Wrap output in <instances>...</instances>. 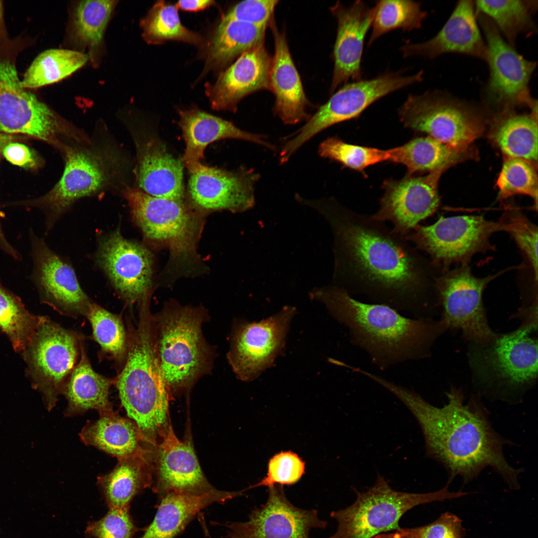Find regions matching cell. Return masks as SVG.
I'll return each instance as SVG.
<instances>
[{"label":"cell","instance_id":"cell-34","mask_svg":"<svg viewBox=\"0 0 538 538\" xmlns=\"http://www.w3.org/2000/svg\"><path fill=\"white\" fill-rule=\"evenodd\" d=\"M99 418L88 422L80 433L86 445L94 446L118 459L149 447L143 441L135 422L114 410L99 412Z\"/></svg>","mask_w":538,"mask_h":538},{"label":"cell","instance_id":"cell-42","mask_svg":"<svg viewBox=\"0 0 538 538\" xmlns=\"http://www.w3.org/2000/svg\"><path fill=\"white\" fill-rule=\"evenodd\" d=\"M39 316L31 314L16 295L0 283V329L16 352H23L37 327Z\"/></svg>","mask_w":538,"mask_h":538},{"label":"cell","instance_id":"cell-8","mask_svg":"<svg viewBox=\"0 0 538 538\" xmlns=\"http://www.w3.org/2000/svg\"><path fill=\"white\" fill-rule=\"evenodd\" d=\"M399 115L406 128L459 149L470 148L484 129L479 109L438 90L409 95Z\"/></svg>","mask_w":538,"mask_h":538},{"label":"cell","instance_id":"cell-29","mask_svg":"<svg viewBox=\"0 0 538 538\" xmlns=\"http://www.w3.org/2000/svg\"><path fill=\"white\" fill-rule=\"evenodd\" d=\"M179 125L185 143V152L181 159L189 171L201 163L206 147L217 140L241 139L271 150L275 148L266 140V136L243 131L231 122L195 108L180 112Z\"/></svg>","mask_w":538,"mask_h":538},{"label":"cell","instance_id":"cell-44","mask_svg":"<svg viewBox=\"0 0 538 538\" xmlns=\"http://www.w3.org/2000/svg\"><path fill=\"white\" fill-rule=\"evenodd\" d=\"M318 152L322 157L359 171L378 163L390 161L391 157L390 149L384 150L352 144L335 136L323 141L319 145Z\"/></svg>","mask_w":538,"mask_h":538},{"label":"cell","instance_id":"cell-9","mask_svg":"<svg viewBox=\"0 0 538 538\" xmlns=\"http://www.w3.org/2000/svg\"><path fill=\"white\" fill-rule=\"evenodd\" d=\"M18 55L13 49L0 48V133L23 134L56 145L61 136L79 140L78 133L22 86L16 68Z\"/></svg>","mask_w":538,"mask_h":538},{"label":"cell","instance_id":"cell-6","mask_svg":"<svg viewBox=\"0 0 538 538\" xmlns=\"http://www.w3.org/2000/svg\"><path fill=\"white\" fill-rule=\"evenodd\" d=\"M448 485L426 493L397 491L378 472L375 483L366 492L353 488L357 497L351 506L331 513L338 527L329 538H374L401 528L399 522L402 516L417 506L467 495L461 491L450 492Z\"/></svg>","mask_w":538,"mask_h":538},{"label":"cell","instance_id":"cell-52","mask_svg":"<svg viewBox=\"0 0 538 538\" xmlns=\"http://www.w3.org/2000/svg\"><path fill=\"white\" fill-rule=\"evenodd\" d=\"M213 2V1L210 0H179L176 5L183 10L195 11L203 9Z\"/></svg>","mask_w":538,"mask_h":538},{"label":"cell","instance_id":"cell-21","mask_svg":"<svg viewBox=\"0 0 538 538\" xmlns=\"http://www.w3.org/2000/svg\"><path fill=\"white\" fill-rule=\"evenodd\" d=\"M327 523L320 520L316 510H306L293 505L283 488H269L268 500L255 508L245 522L226 525L229 538H309L313 528L324 529Z\"/></svg>","mask_w":538,"mask_h":538},{"label":"cell","instance_id":"cell-35","mask_svg":"<svg viewBox=\"0 0 538 538\" xmlns=\"http://www.w3.org/2000/svg\"><path fill=\"white\" fill-rule=\"evenodd\" d=\"M537 123V116L532 113L504 109L495 116L489 136L506 157L534 162L538 159Z\"/></svg>","mask_w":538,"mask_h":538},{"label":"cell","instance_id":"cell-14","mask_svg":"<svg viewBox=\"0 0 538 538\" xmlns=\"http://www.w3.org/2000/svg\"><path fill=\"white\" fill-rule=\"evenodd\" d=\"M486 39V62L489 77L483 91L487 103L499 111L526 105L537 111V101L531 96L529 84L537 64L525 58L503 38L493 22L477 13Z\"/></svg>","mask_w":538,"mask_h":538},{"label":"cell","instance_id":"cell-19","mask_svg":"<svg viewBox=\"0 0 538 538\" xmlns=\"http://www.w3.org/2000/svg\"><path fill=\"white\" fill-rule=\"evenodd\" d=\"M96 259L128 305L140 303L148 296L152 275L151 255L142 245L124 237L119 227L100 240Z\"/></svg>","mask_w":538,"mask_h":538},{"label":"cell","instance_id":"cell-50","mask_svg":"<svg viewBox=\"0 0 538 538\" xmlns=\"http://www.w3.org/2000/svg\"><path fill=\"white\" fill-rule=\"evenodd\" d=\"M277 0H247L233 6L224 17L256 25L267 27L270 23Z\"/></svg>","mask_w":538,"mask_h":538},{"label":"cell","instance_id":"cell-54","mask_svg":"<svg viewBox=\"0 0 538 538\" xmlns=\"http://www.w3.org/2000/svg\"><path fill=\"white\" fill-rule=\"evenodd\" d=\"M6 138L0 134V151H1L3 145L6 143Z\"/></svg>","mask_w":538,"mask_h":538},{"label":"cell","instance_id":"cell-12","mask_svg":"<svg viewBox=\"0 0 538 538\" xmlns=\"http://www.w3.org/2000/svg\"><path fill=\"white\" fill-rule=\"evenodd\" d=\"M423 73L421 71L404 76L402 72H385L372 79L343 85L284 144L280 155L289 159L301 146L322 131L358 117L371 104L390 93L420 82Z\"/></svg>","mask_w":538,"mask_h":538},{"label":"cell","instance_id":"cell-37","mask_svg":"<svg viewBox=\"0 0 538 538\" xmlns=\"http://www.w3.org/2000/svg\"><path fill=\"white\" fill-rule=\"evenodd\" d=\"M534 0H476V12L484 15L495 24L505 40L514 47L518 36L537 29L533 14L537 9Z\"/></svg>","mask_w":538,"mask_h":538},{"label":"cell","instance_id":"cell-22","mask_svg":"<svg viewBox=\"0 0 538 538\" xmlns=\"http://www.w3.org/2000/svg\"><path fill=\"white\" fill-rule=\"evenodd\" d=\"M189 172L188 194L197 207L237 213L254 207V186L260 176L253 169L228 171L200 163Z\"/></svg>","mask_w":538,"mask_h":538},{"label":"cell","instance_id":"cell-7","mask_svg":"<svg viewBox=\"0 0 538 538\" xmlns=\"http://www.w3.org/2000/svg\"><path fill=\"white\" fill-rule=\"evenodd\" d=\"M160 366L170 393L186 389L206 370L209 352L201 332L203 315L175 307L155 318Z\"/></svg>","mask_w":538,"mask_h":538},{"label":"cell","instance_id":"cell-16","mask_svg":"<svg viewBox=\"0 0 538 538\" xmlns=\"http://www.w3.org/2000/svg\"><path fill=\"white\" fill-rule=\"evenodd\" d=\"M123 194L132 219L147 239L167 246L176 257L192 251L195 223L183 201L154 197L129 186Z\"/></svg>","mask_w":538,"mask_h":538},{"label":"cell","instance_id":"cell-43","mask_svg":"<svg viewBox=\"0 0 538 538\" xmlns=\"http://www.w3.org/2000/svg\"><path fill=\"white\" fill-rule=\"evenodd\" d=\"M143 36L147 42L166 40L197 42L199 38L181 23L176 7L161 1L156 3L141 22Z\"/></svg>","mask_w":538,"mask_h":538},{"label":"cell","instance_id":"cell-11","mask_svg":"<svg viewBox=\"0 0 538 538\" xmlns=\"http://www.w3.org/2000/svg\"><path fill=\"white\" fill-rule=\"evenodd\" d=\"M82 335L46 316H39L34 333L23 351L33 387L41 394L49 411L56 405L80 357Z\"/></svg>","mask_w":538,"mask_h":538},{"label":"cell","instance_id":"cell-41","mask_svg":"<svg viewBox=\"0 0 538 538\" xmlns=\"http://www.w3.org/2000/svg\"><path fill=\"white\" fill-rule=\"evenodd\" d=\"M418 1L383 0L376 1L368 46L382 35L394 30L410 31L420 28L427 12Z\"/></svg>","mask_w":538,"mask_h":538},{"label":"cell","instance_id":"cell-38","mask_svg":"<svg viewBox=\"0 0 538 538\" xmlns=\"http://www.w3.org/2000/svg\"><path fill=\"white\" fill-rule=\"evenodd\" d=\"M87 55L69 49H50L39 54L32 61L21 80L27 90L35 89L57 82L83 67Z\"/></svg>","mask_w":538,"mask_h":538},{"label":"cell","instance_id":"cell-31","mask_svg":"<svg viewBox=\"0 0 538 538\" xmlns=\"http://www.w3.org/2000/svg\"><path fill=\"white\" fill-rule=\"evenodd\" d=\"M118 1L82 0L72 4L67 39L72 50L88 55L97 66L103 49L104 36Z\"/></svg>","mask_w":538,"mask_h":538},{"label":"cell","instance_id":"cell-53","mask_svg":"<svg viewBox=\"0 0 538 538\" xmlns=\"http://www.w3.org/2000/svg\"><path fill=\"white\" fill-rule=\"evenodd\" d=\"M8 38L4 22L3 5L2 1L0 0V42Z\"/></svg>","mask_w":538,"mask_h":538},{"label":"cell","instance_id":"cell-36","mask_svg":"<svg viewBox=\"0 0 538 538\" xmlns=\"http://www.w3.org/2000/svg\"><path fill=\"white\" fill-rule=\"evenodd\" d=\"M390 162L406 166L408 175L416 172L447 169L474 155L471 148L459 149L430 137H419L390 149Z\"/></svg>","mask_w":538,"mask_h":538},{"label":"cell","instance_id":"cell-40","mask_svg":"<svg viewBox=\"0 0 538 538\" xmlns=\"http://www.w3.org/2000/svg\"><path fill=\"white\" fill-rule=\"evenodd\" d=\"M86 317L91 325L93 338L101 348L100 354L113 361L120 372L128 352L127 329L121 316L92 302Z\"/></svg>","mask_w":538,"mask_h":538},{"label":"cell","instance_id":"cell-25","mask_svg":"<svg viewBox=\"0 0 538 538\" xmlns=\"http://www.w3.org/2000/svg\"><path fill=\"white\" fill-rule=\"evenodd\" d=\"M475 2L458 1L450 17L430 39L419 43L405 42L400 50L404 58L421 56L429 59L453 53L486 61L487 48L479 27Z\"/></svg>","mask_w":538,"mask_h":538},{"label":"cell","instance_id":"cell-28","mask_svg":"<svg viewBox=\"0 0 538 538\" xmlns=\"http://www.w3.org/2000/svg\"><path fill=\"white\" fill-rule=\"evenodd\" d=\"M271 28L274 53L270 72L271 91L275 96L274 112L286 125L307 121L308 102L290 54L285 33L279 32L273 21Z\"/></svg>","mask_w":538,"mask_h":538},{"label":"cell","instance_id":"cell-17","mask_svg":"<svg viewBox=\"0 0 538 538\" xmlns=\"http://www.w3.org/2000/svg\"><path fill=\"white\" fill-rule=\"evenodd\" d=\"M296 309L285 306L259 322H242L236 327L228 355L232 368L240 379L253 381L270 368L285 346Z\"/></svg>","mask_w":538,"mask_h":538},{"label":"cell","instance_id":"cell-13","mask_svg":"<svg viewBox=\"0 0 538 538\" xmlns=\"http://www.w3.org/2000/svg\"><path fill=\"white\" fill-rule=\"evenodd\" d=\"M533 323L496 336L472 352L470 362L482 381L508 392L530 386L538 374V343L530 336Z\"/></svg>","mask_w":538,"mask_h":538},{"label":"cell","instance_id":"cell-18","mask_svg":"<svg viewBox=\"0 0 538 538\" xmlns=\"http://www.w3.org/2000/svg\"><path fill=\"white\" fill-rule=\"evenodd\" d=\"M29 233L33 263L30 278L42 301L62 315L74 318L86 316L92 301L82 289L71 265L32 229Z\"/></svg>","mask_w":538,"mask_h":538},{"label":"cell","instance_id":"cell-33","mask_svg":"<svg viewBox=\"0 0 538 538\" xmlns=\"http://www.w3.org/2000/svg\"><path fill=\"white\" fill-rule=\"evenodd\" d=\"M83 340L80 359L67 380L62 394L67 401L64 413L67 417L82 414L90 409L99 412L113 409L109 397L115 379L106 377L94 370Z\"/></svg>","mask_w":538,"mask_h":538},{"label":"cell","instance_id":"cell-32","mask_svg":"<svg viewBox=\"0 0 538 538\" xmlns=\"http://www.w3.org/2000/svg\"><path fill=\"white\" fill-rule=\"evenodd\" d=\"M152 451L146 448L118 459L109 473L98 478L97 484L109 508L129 507L134 497L152 483Z\"/></svg>","mask_w":538,"mask_h":538},{"label":"cell","instance_id":"cell-46","mask_svg":"<svg viewBox=\"0 0 538 538\" xmlns=\"http://www.w3.org/2000/svg\"><path fill=\"white\" fill-rule=\"evenodd\" d=\"M462 520L455 515L445 512L432 523L414 528H401L374 538H464Z\"/></svg>","mask_w":538,"mask_h":538},{"label":"cell","instance_id":"cell-15","mask_svg":"<svg viewBox=\"0 0 538 538\" xmlns=\"http://www.w3.org/2000/svg\"><path fill=\"white\" fill-rule=\"evenodd\" d=\"M497 276L477 277L467 265L437 276L435 294L442 306L444 327L461 330L467 339L477 344L494 338L496 335L488 325L482 295L487 285Z\"/></svg>","mask_w":538,"mask_h":538},{"label":"cell","instance_id":"cell-4","mask_svg":"<svg viewBox=\"0 0 538 538\" xmlns=\"http://www.w3.org/2000/svg\"><path fill=\"white\" fill-rule=\"evenodd\" d=\"M128 352L126 362L115 378L121 404L136 424L143 442L155 446L169 424L170 392L158 360L153 316L139 311L138 323L126 317Z\"/></svg>","mask_w":538,"mask_h":538},{"label":"cell","instance_id":"cell-26","mask_svg":"<svg viewBox=\"0 0 538 538\" xmlns=\"http://www.w3.org/2000/svg\"><path fill=\"white\" fill-rule=\"evenodd\" d=\"M271 60L264 42L242 53L211 88L212 108L235 111L245 96L259 90H271Z\"/></svg>","mask_w":538,"mask_h":538},{"label":"cell","instance_id":"cell-1","mask_svg":"<svg viewBox=\"0 0 538 538\" xmlns=\"http://www.w3.org/2000/svg\"><path fill=\"white\" fill-rule=\"evenodd\" d=\"M309 207L328 222L333 237V285L351 295L426 317L435 294V268L405 237L334 200H315Z\"/></svg>","mask_w":538,"mask_h":538},{"label":"cell","instance_id":"cell-48","mask_svg":"<svg viewBox=\"0 0 538 538\" xmlns=\"http://www.w3.org/2000/svg\"><path fill=\"white\" fill-rule=\"evenodd\" d=\"M305 472V463L295 453L281 452L270 459L266 477L247 489L262 486L272 487L277 484L290 485L298 482Z\"/></svg>","mask_w":538,"mask_h":538},{"label":"cell","instance_id":"cell-51","mask_svg":"<svg viewBox=\"0 0 538 538\" xmlns=\"http://www.w3.org/2000/svg\"><path fill=\"white\" fill-rule=\"evenodd\" d=\"M1 152L8 162L21 167L31 168L39 163L35 153L22 143L8 141L2 147Z\"/></svg>","mask_w":538,"mask_h":538},{"label":"cell","instance_id":"cell-2","mask_svg":"<svg viewBox=\"0 0 538 538\" xmlns=\"http://www.w3.org/2000/svg\"><path fill=\"white\" fill-rule=\"evenodd\" d=\"M379 384L414 416L422 431L426 454L445 468L447 484L457 476L468 483L491 467L511 489H519V476L523 470L507 461L503 448L510 441L494 430L487 411L478 399L465 404L462 392L452 388L447 394V404L439 407L414 391L385 378Z\"/></svg>","mask_w":538,"mask_h":538},{"label":"cell","instance_id":"cell-30","mask_svg":"<svg viewBox=\"0 0 538 538\" xmlns=\"http://www.w3.org/2000/svg\"><path fill=\"white\" fill-rule=\"evenodd\" d=\"M242 493V491L216 490L203 494H167L160 499L153 521L138 538H174L202 510L215 503L223 504Z\"/></svg>","mask_w":538,"mask_h":538},{"label":"cell","instance_id":"cell-20","mask_svg":"<svg viewBox=\"0 0 538 538\" xmlns=\"http://www.w3.org/2000/svg\"><path fill=\"white\" fill-rule=\"evenodd\" d=\"M446 169H438L424 176L408 175L398 181H386L380 208L370 217L377 221L391 222L394 232L405 237L438 209V181Z\"/></svg>","mask_w":538,"mask_h":538},{"label":"cell","instance_id":"cell-24","mask_svg":"<svg viewBox=\"0 0 538 538\" xmlns=\"http://www.w3.org/2000/svg\"><path fill=\"white\" fill-rule=\"evenodd\" d=\"M337 21L333 58L334 70L330 91L342 84L362 79L361 63L365 37L371 27L374 8L356 0L346 6L338 1L330 7Z\"/></svg>","mask_w":538,"mask_h":538},{"label":"cell","instance_id":"cell-45","mask_svg":"<svg viewBox=\"0 0 538 538\" xmlns=\"http://www.w3.org/2000/svg\"><path fill=\"white\" fill-rule=\"evenodd\" d=\"M499 199L517 194L529 195L537 205L538 176L533 161L506 157L497 179Z\"/></svg>","mask_w":538,"mask_h":538},{"label":"cell","instance_id":"cell-47","mask_svg":"<svg viewBox=\"0 0 538 538\" xmlns=\"http://www.w3.org/2000/svg\"><path fill=\"white\" fill-rule=\"evenodd\" d=\"M138 531L129 506L109 508L103 518L88 524L85 534L89 538H133Z\"/></svg>","mask_w":538,"mask_h":538},{"label":"cell","instance_id":"cell-3","mask_svg":"<svg viewBox=\"0 0 538 538\" xmlns=\"http://www.w3.org/2000/svg\"><path fill=\"white\" fill-rule=\"evenodd\" d=\"M309 296L325 305L347 329L351 344L381 371L428 357L444 327L441 321L408 318L386 305L358 300L333 284L314 287Z\"/></svg>","mask_w":538,"mask_h":538},{"label":"cell","instance_id":"cell-27","mask_svg":"<svg viewBox=\"0 0 538 538\" xmlns=\"http://www.w3.org/2000/svg\"><path fill=\"white\" fill-rule=\"evenodd\" d=\"M136 143L138 188L154 197L183 201L184 165L181 159L171 154L155 135L146 136Z\"/></svg>","mask_w":538,"mask_h":538},{"label":"cell","instance_id":"cell-39","mask_svg":"<svg viewBox=\"0 0 538 538\" xmlns=\"http://www.w3.org/2000/svg\"><path fill=\"white\" fill-rule=\"evenodd\" d=\"M266 28L223 19L211 43L209 61L213 64H224L264 42Z\"/></svg>","mask_w":538,"mask_h":538},{"label":"cell","instance_id":"cell-23","mask_svg":"<svg viewBox=\"0 0 538 538\" xmlns=\"http://www.w3.org/2000/svg\"><path fill=\"white\" fill-rule=\"evenodd\" d=\"M159 438L152 490L160 499L170 493L203 494L217 490L205 478L190 443L179 440L170 423Z\"/></svg>","mask_w":538,"mask_h":538},{"label":"cell","instance_id":"cell-10","mask_svg":"<svg viewBox=\"0 0 538 538\" xmlns=\"http://www.w3.org/2000/svg\"><path fill=\"white\" fill-rule=\"evenodd\" d=\"M509 229L504 217L494 222L483 216H441L433 224L417 225L405 237L426 253L435 268L445 269L453 263L467 265L474 254L493 248L490 242L493 233Z\"/></svg>","mask_w":538,"mask_h":538},{"label":"cell","instance_id":"cell-5","mask_svg":"<svg viewBox=\"0 0 538 538\" xmlns=\"http://www.w3.org/2000/svg\"><path fill=\"white\" fill-rule=\"evenodd\" d=\"M64 149V169L59 181L44 196L17 203L42 210L47 231L75 201L118 183L125 171L124 159L110 146Z\"/></svg>","mask_w":538,"mask_h":538},{"label":"cell","instance_id":"cell-49","mask_svg":"<svg viewBox=\"0 0 538 538\" xmlns=\"http://www.w3.org/2000/svg\"><path fill=\"white\" fill-rule=\"evenodd\" d=\"M509 224V233L519 247L527 256L538 279V228L517 211H511L505 215Z\"/></svg>","mask_w":538,"mask_h":538}]
</instances>
